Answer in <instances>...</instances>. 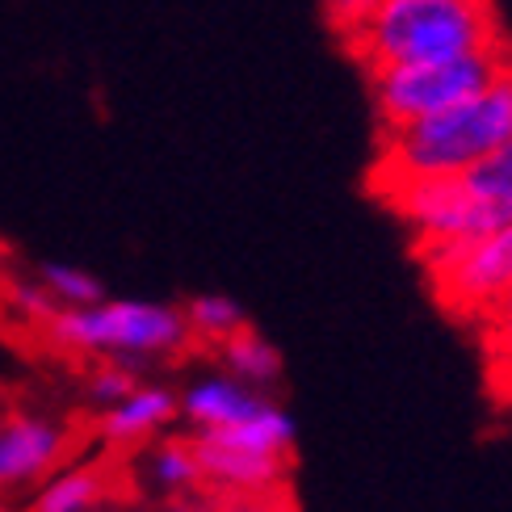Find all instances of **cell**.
<instances>
[{
  "label": "cell",
  "instance_id": "cell-1",
  "mask_svg": "<svg viewBox=\"0 0 512 512\" xmlns=\"http://www.w3.org/2000/svg\"><path fill=\"white\" fill-rule=\"evenodd\" d=\"M512 139V63L458 105L403 122V126H382V147L374 164V189H391L399 181H420V177H450L462 168L479 164L483 156L500 152Z\"/></svg>",
  "mask_w": 512,
  "mask_h": 512
},
{
  "label": "cell",
  "instance_id": "cell-15",
  "mask_svg": "<svg viewBox=\"0 0 512 512\" xmlns=\"http://www.w3.org/2000/svg\"><path fill=\"white\" fill-rule=\"evenodd\" d=\"M135 387H139V382H135V374L126 370V366H105V370H97L93 382H89L93 399H101V403H118V399L131 395Z\"/></svg>",
  "mask_w": 512,
  "mask_h": 512
},
{
  "label": "cell",
  "instance_id": "cell-12",
  "mask_svg": "<svg viewBox=\"0 0 512 512\" xmlns=\"http://www.w3.org/2000/svg\"><path fill=\"white\" fill-rule=\"evenodd\" d=\"M152 483H160L164 492H185V487L202 483V466L194 454V441H164L160 450L152 454Z\"/></svg>",
  "mask_w": 512,
  "mask_h": 512
},
{
  "label": "cell",
  "instance_id": "cell-5",
  "mask_svg": "<svg viewBox=\"0 0 512 512\" xmlns=\"http://www.w3.org/2000/svg\"><path fill=\"white\" fill-rule=\"evenodd\" d=\"M437 298L454 315H487L512 290V223L479 240L424 252Z\"/></svg>",
  "mask_w": 512,
  "mask_h": 512
},
{
  "label": "cell",
  "instance_id": "cell-17",
  "mask_svg": "<svg viewBox=\"0 0 512 512\" xmlns=\"http://www.w3.org/2000/svg\"><path fill=\"white\" fill-rule=\"evenodd\" d=\"M492 387L512 403V361L508 366H492Z\"/></svg>",
  "mask_w": 512,
  "mask_h": 512
},
{
  "label": "cell",
  "instance_id": "cell-20",
  "mask_svg": "<svg viewBox=\"0 0 512 512\" xmlns=\"http://www.w3.org/2000/svg\"><path fill=\"white\" fill-rule=\"evenodd\" d=\"M269 512H294L290 504H282V508H273V500H269Z\"/></svg>",
  "mask_w": 512,
  "mask_h": 512
},
{
  "label": "cell",
  "instance_id": "cell-6",
  "mask_svg": "<svg viewBox=\"0 0 512 512\" xmlns=\"http://www.w3.org/2000/svg\"><path fill=\"white\" fill-rule=\"evenodd\" d=\"M68 454V437L51 420L5 416L0 420V487H21L51 475Z\"/></svg>",
  "mask_w": 512,
  "mask_h": 512
},
{
  "label": "cell",
  "instance_id": "cell-11",
  "mask_svg": "<svg viewBox=\"0 0 512 512\" xmlns=\"http://www.w3.org/2000/svg\"><path fill=\"white\" fill-rule=\"evenodd\" d=\"M185 324H189V336H202L210 345H219V340H227L236 328H244V311L231 303V298L202 294L185 307Z\"/></svg>",
  "mask_w": 512,
  "mask_h": 512
},
{
  "label": "cell",
  "instance_id": "cell-3",
  "mask_svg": "<svg viewBox=\"0 0 512 512\" xmlns=\"http://www.w3.org/2000/svg\"><path fill=\"white\" fill-rule=\"evenodd\" d=\"M512 63L508 42L504 47H487L471 55L450 59H412V63H387V68L370 72V93L378 105L382 126H403L416 118H429L445 105H458L487 89Z\"/></svg>",
  "mask_w": 512,
  "mask_h": 512
},
{
  "label": "cell",
  "instance_id": "cell-7",
  "mask_svg": "<svg viewBox=\"0 0 512 512\" xmlns=\"http://www.w3.org/2000/svg\"><path fill=\"white\" fill-rule=\"evenodd\" d=\"M261 408H265V399L252 395L248 387H240V382H231V378H206V382H198V387L181 399L185 420H194L198 429L236 424V420H244L252 412H261Z\"/></svg>",
  "mask_w": 512,
  "mask_h": 512
},
{
  "label": "cell",
  "instance_id": "cell-10",
  "mask_svg": "<svg viewBox=\"0 0 512 512\" xmlns=\"http://www.w3.org/2000/svg\"><path fill=\"white\" fill-rule=\"evenodd\" d=\"M101 487H105L101 471H93V466H84V471H68L34 500L30 512H89L97 504V496H101Z\"/></svg>",
  "mask_w": 512,
  "mask_h": 512
},
{
  "label": "cell",
  "instance_id": "cell-4",
  "mask_svg": "<svg viewBox=\"0 0 512 512\" xmlns=\"http://www.w3.org/2000/svg\"><path fill=\"white\" fill-rule=\"evenodd\" d=\"M55 345L89 349L105 357H168L189 345L185 311L160 303H93L59 307L47 319Z\"/></svg>",
  "mask_w": 512,
  "mask_h": 512
},
{
  "label": "cell",
  "instance_id": "cell-22",
  "mask_svg": "<svg viewBox=\"0 0 512 512\" xmlns=\"http://www.w3.org/2000/svg\"><path fill=\"white\" fill-rule=\"evenodd\" d=\"M508 147H512V139H508Z\"/></svg>",
  "mask_w": 512,
  "mask_h": 512
},
{
  "label": "cell",
  "instance_id": "cell-2",
  "mask_svg": "<svg viewBox=\"0 0 512 512\" xmlns=\"http://www.w3.org/2000/svg\"><path fill=\"white\" fill-rule=\"evenodd\" d=\"M345 42L374 72L387 63L504 47V34L492 0H378L370 17L345 34Z\"/></svg>",
  "mask_w": 512,
  "mask_h": 512
},
{
  "label": "cell",
  "instance_id": "cell-9",
  "mask_svg": "<svg viewBox=\"0 0 512 512\" xmlns=\"http://www.w3.org/2000/svg\"><path fill=\"white\" fill-rule=\"evenodd\" d=\"M219 345H223L227 370L236 378H244V382H273L277 374H282V357H277V349L265 336H256L248 324L236 328L227 340H219Z\"/></svg>",
  "mask_w": 512,
  "mask_h": 512
},
{
  "label": "cell",
  "instance_id": "cell-18",
  "mask_svg": "<svg viewBox=\"0 0 512 512\" xmlns=\"http://www.w3.org/2000/svg\"><path fill=\"white\" fill-rule=\"evenodd\" d=\"M269 500H273V496H269ZM219 512H269V504L252 500V496H240L236 504H227V508H219Z\"/></svg>",
  "mask_w": 512,
  "mask_h": 512
},
{
  "label": "cell",
  "instance_id": "cell-13",
  "mask_svg": "<svg viewBox=\"0 0 512 512\" xmlns=\"http://www.w3.org/2000/svg\"><path fill=\"white\" fill-rule=\"evenodd\" d=\"M42 286L51 290V298H59L63 307H93L101 303V282L93 273H84L76 265H59V261H47L38 269Z\"/></svg>",
  "mask_w": 512,
  "mask_h": 512
},
{
  "label": "cell",
  "instance_id": "cell-14",
  "mask_svg": "<svg viewBox=\"0 0 512 512\" xmlns=\"http://www.w3.org/2000/svg\"><path fill=\"white\" fill-rule=\"evenodd\" d=\"M483 345H487V366H508L512 361V290L483 315Z\"/></svg>",
  "mask_w": 512,
  "mask_h": 512
},
{
  "label": "cell",
  "instance_id": "cell-8",
  "mask_svg": "<svg viewBox=\"0 0 512 512\" xmlns=\"http://www.w3.org/2000/svg\"><path fill=\"white\" fill-rule=\"evenodd\" d=\"M177 416V399L156 387H135L126 399H118L110 416L101 420V433L110 441H139L160 424H168Z\"/></svg>",
  "mask_w": 512,
  "mask_h": 512
},
{
  "label": "cell",
  "instance_id": "cell-16",
  "mask_svg": "<svg viewBox=\"0 0 512 512\" xmlns=\"http://www.w3.org/2000/svg\"><path fill=\"white\" fill-rule=\"evenodd\" d=\"M378 5V0H324V9H328V21L340 30V34H353L361 21L370 17V9Z\"/></svg>",
  "mask_w": 512,
  "mask_h": 512
},
{
  "label": "cell",
  "instance_id": "cell-21",
  "mask_svg": "<svg viewBox=\"0 0 512 512\" xmlns=\"http://www.w3.org/2000/svg\"><path fill=\"white\" fill-rule=\"evenodd\" d=\"M0 512H5V504H0Z\"/></svg>",
  "mask_w": 512,
  "mask_h": 512
},
{
  "label": "cell",
  "instance_id": "cell-19",
  "mask_svg": "<svg viewBox=\"0 0 512 512\" xmlns=\"http://www.w3.org/2000/svg\"><path fill=\"white\" fill-rule=\"evenodd\" d=\"M168 512H210V508H202V504H173Z\"/></svg>",
  "mask_w": 512,
  "mask_h": 512
}]
</instances>
